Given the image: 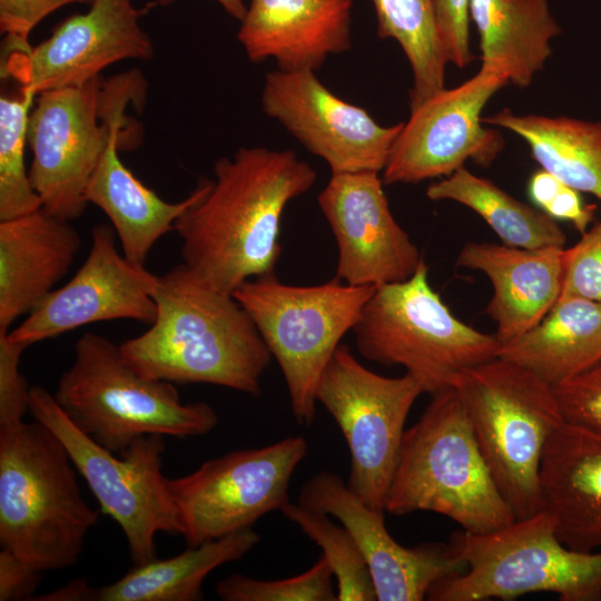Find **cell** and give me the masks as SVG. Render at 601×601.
<instances>
[{
	"label": "cell",
	"mask_w": 601,
	"mask_h": 601,
	"mask_svg": "<svg viewBox=\"0 0 601 601\" xmlns=\"http://www.w3.org/2000/svg\"><path fill=\"white\" fill-rule=\"evenodd\" d=\"M214 176L174 230L181 264L204 284L233 294L246 280L274 273L284 210L314 186L317 174L292 150L242 147L215 162Z\"/></svg>",
	"instance_id": "obj_1"
},
{
	"label": "cell",
	"mask_w": 601,
	"mask_h": 601,
	"mask_svg": "<svg viewBox=\"0 0 601 601\" xmlns=\"http://www.w3.org/2000/svg\"><path fill=\"white\" fill-rule=\"evenodd\" d=\"M157 314L119 345L136 370L173 384H213L258 396L272 354L233 294L197 279L183 264L158 276Z\"/></svg>",
	"instance_id": "obj_2"
},
{
	"label": "cell",
	"mask_w": 601,
	"mask_h": 601,
	"mask_svg": "<svg viewBox=\"0 0 601 601\" xmlns=\"http://www.w3.org/2000/svg\"><path fill=\"white\" fill-rule=\"evenodd\" d=\"M98 511L82 497L76 467L46 425H0V544L40 571L76 564Z\"/></svg>",
	"instance_id": "obj_3"
},
{
	"label": "cell",
	"mask_w": 601,
	"mask_h": 601,
	"mask_svg": "<svg viewBox=\"0 0 601 601\" xmlns=\"http://www.w3.org/2000/svg\"><path fill=\"white\" fill-rule=\"evenodd\" d=\"M385 511H430L464 531L486 533L514 522L474 435L455 386L432 394L420 418L404 433Z\"/></svg>",
	"instance_id": "obj_4"
},
{
	"label": "cell",
	"mask_w": 601,
	"mask_h": 601,
	"mask_svg": "<svg viewBox=\"0 0 601 601\" xmlns=\"http://www.w3.org/2000/svg\"><path fill=\"white\" fill-rule=\"evenodd\" d=\"M53 397L81 432L114 453L145 435L201 436L219 421L209 404L183 403L175 384L142 374L119 345L92 332L76 342Z\"/></svg>",
	"instance_id": "obj_5"
},
{
	"label": "cell",
	"mask_w": 601,
	"mask_h": 601,
	"mask_svg": "<svg viewBox=\"0 0 601 601\" xmlns=\"http://www.w3.org/2000/svg\"><path fill=\"white\" fill-rule=\"evenodd\" d=\"M144 90L142 76L130 71L38 95L27 128L29 178L47 213L68 221L83 214L89 180L111 137L130 129L126 108Z\"/></svg>",
	"instance_id": "obj_6"
},
{
	"label": "cell",
	"mask_w": 601,
	"mask_h": 601,
	"mask_svg": "<svg viewBox=\"0 0 601 601\" xmlns=\"http://www.w3.org/2000/svg\"><path fill=\"white\" fill-rule=\"evenodd\" d=\"M453 386L515 519L540 512L542 455L563 423L552 386L500 356L464 371Z\"/></svg>",
	"instance_id": "obj_7"
},
{
	"label": "cell",
	"mask_w": 601,
	"mask_h": 601,
	"mask_svg": "<svg viewBox=\"0 0 601 601\" xmlns=\"http://www.w3.org/2000/svg\"><path fill=\"white\" fill-rule=\"evenodd\" d=\"M450 542L466 569L436 582L426 600H512L533 592H552L561 601L601 600V550L566 546L545 510L491 532L453 533Z\"/></svg>",
	"instance_id": "obj_8"
},
{
	"label": "cell",
	"mask_w": 601,
	"mask_h": 601,
	"mask_svg": "<svg viewBox=\"0 0 601 601\" xmlns=\"http://www.w3.org/2000/svg\"><path fill=\"white\" fill-rule=\"evenodd\" d=\"M359 354L383 366H402L425 393L453 386L466 370L499 355L495 335L452 314L428 282L423 260L403 282L374 288L352 329Z\"/></svg>",
	"instance_id": "obj_9"
},
{
	"label": "cell",
	"mask_w": 601,
	"mask_h": 601,
	"mask_svg": "<svg viewBox=\"0 0 601 601\" xmlns=\"http://www.w3.org/2000/svg\"><path fill=\"white\" fill-rule=\"evenodd\" d=\"M374 288L336 277L295 286L279 282L273 273L250 278L233 293L280 368L297 423L314 421L319 377Z\"/></svg>",
	"instance_id": "obj_10"
},
{
	"label": "cell",
	"mask_w": 601,
	"mask_h": 601,
	"mask_svg": "<svg viewBox=\"0 0 601 601\" xmlns=\"http://www.w3.org/2000/svg\"><path fill=\"white\" fill-rule=\"evenodd\" d=\"M29 411L61 441L101 511L118 523L135 564L156 558L159 532L181 535L168 477L161 472L162 436L138 437L118 457L81 432L46 388L30 387Z\"/></svg>",
	"instance_id": "obj_11"
},
{
	"label": "cell",
	"mask_w": 601,
	"mask_h": 601,
	"mask_svg": "<svg viewBox=\"0 0 601 601\" xmlns=\"http://www.w3.org/2000/svg\"><path fill=\"white\" fill-rule=\"evenodd\" d=\"M425 393L411 373L388 377L364 366L339 344L317 383L315 398L337 423L349 450L348 487L370 508L385 512L405 422Z\"/></svg>",
	"instance_id": "obj_12"
},
{
	"label": "cell",
	"mask_w": 601,
	"mask_h": 601,
	"mask_svg": "<svg viewBox=\"0 0 601 601\" xmlns=\"http://www.w3.org/2000/svg\"><path fill=\"white\" fill-rule=\"evenodd\" d=\"M308 443L288 436L276 443L238 450L204 462L194 472L168 479L181 536L189 546L249 529L289 502L288 487Z\"/></svg>",
	"instance_id": "obj_13"
},
{
	"label": "cell",
	"mask_w": 601,
	"mask_h": 601,
	"mask_svg": "<svg viewBox=\"0 0 601 601\" xmlns=\"http://www.w3.org/2000/svg\"><path fill=\"white\" fill-rule=\"evenodd\" d=\"M510 83L505 73L483 66L472 78L442 89L411 109L382 171L384 184H414L447 177L472 159L489 166L503 147L497 130L482 126V110Z\"/></svg>",
	"instance_id": "obj_14"
},
{
	"label": "cell",
	"mask_w": 601,
	"mask_h": 601,
	"mask_svg": "<svg viewBox=\"0 0 601 601\" xmlns=\"http://www.w3.org/2000/svg\"><path fill=\"white\" fill-rule=\"evenodd\" d=\"M262 107L327 162L332 174L382 173L403 126L378 125L364 108L328 90L311 70L268 72Z\"/></svg>",
	"instance_id": "obj_15"
},
{
	"label": "cell",
	"mask_w": 601,
	"mask_h": 601,
	"mask_svg": "<svg viewBox=\"0 0 601 601\" xmlns=\"http://www.w3.org/2000/svg\"><path fill=\"white\" fill-rule=\"evenodd\" d=\"M151 6L137 9L132 0H93L87 12L63 20L38 46L6 52L1 76L39 95L81 86L120 60H149L154 47L139 19Z\"/></svg>",
	"instance_id": "obj_16"
},
{
	"label": "cell",
	"mask_w": 601,
	"mask_h": 601,
	"mask_svg": "<svg viewBox=\"0 0 601 601\" xmlns=\"http://www.w3.org/2000/svg\"><path fill=\"white\" fill-rule=\"evenodd\" d=\"M157 277L120 254L114 228L98 225L77 273L8 335L28 347L96 322L134 319L150 325L157 314L152 297Z\"/></svg>",
	"instance_id": "obj_17"
},
{
	"label": "cell",
	"mask_w": 601,
	"mask_h": 601,
	"mask_svg": "<svg viewBox=\"0 0 601 601\" xmlns=\"http://www.w3.org/2000/svg\"><path fill=\"white\" fill-rule=\"evenodd\" d=\"M380 173L332 174L317 203L335 237L336 278L377 287L410 278L424 260L395 220Z\"/></svg>",
	"instance_id": "obj_18"
},
{
	"label": "cell",
	"mask_w": 601,
	"mask_h": 601,
	"mask_svg": "<svg viewBox=\"0 0 601 601\" xmlns=\"http://www.w3.org/2000/svg\"><path fill=\"white\" fill-rule=\"evenodd\" d=\"M298 503L338 521L361 549L378 601H421L439 581L466 565L451 542L406 548L384 523V512L366 505L335 473L321 471L305 482Z\"/></svg>",
	"instance_id": "obj_19"
},
{
	"label": "cell",
	"mask_w": 601,
	"mask_h": 601,
	"mask_svg": "<svg viewBox=\"0 0 601 601\" xmlns=\"http://www.w3.org/2000/svg\"><path fill=\"white\" fill-rule=\"evenodd\" d=\"M353 0H250L237 33L248 59L316 71L351 46Z\"/></svg>",
	"instance_id": "obj_20"
},
{
	"label": "cell",
	"mask_w": 601,
	"mask_h": 601,
	"mask_svg": "<svg viewBox=\"0 0 601 601\" xmlns=\"http://www.w3.org/2000/svg\"><path fill=\"white\" fill-rule=\"evenodd\" d=\"M564 249L475 242L462 247L457 266L482 272L492 284L486 313L495 323L501 346L538 325L560 298Z\"/></svg>",
	"instance_id": "obj_21"
},
{
	"label": "cell",
	"mask_w": 601,
	"mask_h": 601,
	"mask_svg": "<svg viewBox=\"0 0 601 601\" xmlns=\"http://www.w3.org/2000/svg\"><path fill=\"white\" fill-rule=\"evenodd\" d=\"M77 229L43 208L0 220V332L53 290L80 249Z\"/></svg>",
	"instance_id": "obj_22"
},
{
	"label": "cell",
	"mask_w": 601,
	"mask_h": 601,
	"mask_svg": "<svg viewBox=\"0 0 601 601\" xmlns=\"http://www.w3.org/2000/svg\"><path fill=\"white\" fill-rule=\"evenodd\" d=\"M542 510L572 550H601V436L564 422L550 436L541 461Z\"/></svg>",
	"instance_id": "obj_23"
},
{
	"label": "cell",
	"mask_w": 601,
	"mask_h": 601,
	"mask_svg": "<svg viewBox=\"0 0 601 601\" xmlns=\"http://www.w3.org/2000/svg\"><path fill=\"white\" fill-rule=\"evenodd\" d=\"M124 139L122 132L111 137L89 180L85 198L108 216L125 257L145 266L154 245L174 229L180 215L204 195L209 179L201 177L181 201L162 200L120 160L118 150L130 149Z\"/></svg>",
	"instance_id": "obj_24"
},
{
	"label": "cell",
	"mask_w": 601,
	"mask_h": 601,
	"mask_svg": "<svg viewBox=\"0 0 601 601\" xmlns=\"http://www.w3.org/2000/svg\"><path fill=\"white\" fill-rule=\"evenodd\" d=\"M500 357L553 386L601 359V304L559 298L544 318L501 346Z\"/></svg>",
	"instance_id": "obj_25"
},
{
	"label": "cell",
	"mask_w": 601,
	"mask_h": 601,
	"mask_svg": "<svg viewBox=\"0 0 601 601\" xmlns=\"http://www.w3.org/2000/svg\"><path fill=\"white\" fill-rule=\"evenodd\" d=\"M483 66L499 69L513 85L530 86L552 53L561 28L548 0H471Z\"/></svg>",
	"instance_id": "obj_26"
},
{
	"label": "cell",
	"mask_w": 601,
	"mask_h": 601,
	"mask_svg": "<svg viewBox=\"0 0 601 601\" xmlns=\"http://www.w3.org/2000/svg\"><path fill=\"white\" fill-rule=\"evenodd\" d=\"M260 541L253 528L207 541L169 559L136 564L117 581L97 588L96 601H199L203 583L218 566L238 561Z\"/></svg>",
	"instance_id": "obj_27"
},
{
	"label": "cell",
	"mask_w": 601,
	"mask_h": 601,
	"mask_svg": "<svg viewBox=\"0 0 601 601\" xmlns=\"http://www.w3.org/2000/svg\"><path fill=\"white\" fill-rule=\"evenodd\" d=\"M483 122L519 135L541 168L601 200V122L515 115L503 109Z\"/></svg>",
	"instance_id": "obj_28"
},
{
	"label": "cell",
	"mask_w": 601,
	"mask_h": 601,
	"mask_svg": "<svg viewBox=\"0 0 601 601\" xmlns=\"http://www.w3.org/2000/svg\"><path fill=\"white\" fill-rule=\"evenodd\" d=\"M425 194L431 200H452L472 209L504 245L528 249L565 245V234L555 219L464 167L432 183Z\"/></svg>",
	"instance_id": "obj_29"
},
{
	"label": "cell",
	"mask_w": 601,
	"mask_h": 601,
	"mask_svg": "<svg viewBox=\"0 0 601 601\" xmlns=\"http://www.w3.org/2000/svg\"><path fill=\"white\" fill-rule=\"evenodd\" d=\"M377 35L394 39L404 51L413 73L410 91L411 109L445 88L443 51L433 8V0H372Z\"/></svg>",
	"instance_id": "obj_30"
},
{
	"label": "cell",
	"mask_w": 601,
	"mask_h": 601,
	"mask_svg": "<svg viewBox=\"0 0 601 601\" xmlns=\"http://www.w3.org/2000/svg\"><path fill=\"white\" fill-rule=\"evenodd\" d=\"M280 512L321 548L336 581L337 601L377 600L364 555L346 528L298 502H287Z\"/></svg>",
	"instance_id": "obj_31"
},
{
	"label": "cell",
	"mask_w": 601,
	"mask_h": 601,
	"mask_svg": "<svg viewBox=\"0 0 601 601\" xmlns=\"http://www.w3.org/2000/svg\"><path fill=\"white\" fill-rule=\"evenodd\" d=\"M37 95L20 88L0 98V220L42 208L24 166L29 109Z\"/></svg>",
	"instance_id": "obj_32"
},
{
	"label": "cell",
	"mask_w": 601,
	"mask_h": 601,
	"mask_svg": "<svg viewBox=\"0 0 601 601\" xmlns=\"http://www.w3.org/2000/svg\"><path fill=\"white\" fill-rule=\"evenodd\" d=\"M333 572L322 555L295 577L260 580L233 574L217 582L215 593L224 601H337Z\"/></svg>",
	"instance_id": "obj_33"
},
{
	"label": "cell",
	"mask_w": 601,
	"mask_h": 601,
	"mask_svg": "<svg viewBox=\"0 0 601 601\" xmlns=\"http://www.w3.org/2000/svg\"><path fill=\"white\" fill-rule=\"evenodd\" d=\"M552 388L565 424L601 436V359Z\"/></svg>",
	"instance_id": "obj_34"
},
{
	"label": "cell",
	"mask_w": 601,
	"mask_h": 601,
	"mask_svg": "<svg viewBox=\"0 0 601 601\" xmlns=\"http://www.w3.org/2000/svg\"><path fill=\"white\" fill-rule=\"evenodd\" d=\"M578 297L601 304V216L570 248L564 249L560 298Z\"/></svg>",
	"instance_id": "obj_35"
},
{
	"label": "cell",
	"mask_w": 601,
	"mask_h": 601,
	"mask_svg": "<svg viewBox=\"0 0 601 601\" xmlns=\"http://www.w3.org/2000/svg\"><path fill=\"white\" fill-rule=\"evenodd\" d=\"M528 193L535 207L551 218L572 223L581 234L588 230L595 206L583 204L580 191L552 174L543 169L534 173Z\"/></svg>",
	"instance_id": "obj_36"
},
{
	"label": "cell",
	"mask_w": 601,
	"mask_h": 601,
	"mask_svg": "<svg viewBox=\"0 0 601 601\" xmlns=\"http://www.w3.org/2000/svg\"><path fill=\"white\" fill-rule=\"evenodd\" d=\"M26 348L12 341L8 332H0V425L21 421L29 411L30 387L19 371Z\"/></svg>",
	"instance_id": "obj_37"
},
{
	"label": "cell",
	"mask_w": 601,
	"mask_h": 601,
	"mask_svg": "<svg viewBox=\"0 0 601 601\" xmlns=\"http://www.w3.org/2000/svg\"><path fill=\"white\" fill-rule=\"evenodd\" d=\"M93 0H0V30L4 51L26 49L33 28L55 10L71 3Z\"/></svg>",
	"instance_id": "obj_38"
},
{
	"label": "cell",
	"mask_w": 601,
	"mask_h": 601,
	"mask_svg": "<svg viewBox=\"0 0 601 601\" xmlns=\"http://www.w3.org/2000/svg\"><path fill=\"white\" fill-rule=\"evenodd\" d=\"M470 1L433 0L440 41L449 62L466 67L474 56L470 49Z\"/></svg>",
	"instance_id": "obj_39"
},
{
	"label": "cell",
	"mask_w": 601,
	"mask_h": 601,
	"mask_svg": "<svg viewBox=\"0 0 601 601\" xmlns=\"http://www.w3.org/2000/svg\"><path fill=\"white\" fill-rule=\"evenodd\" d=\"M42 571L1 548L0 551V601L31 600L41 581Z\"/></svg>",
	"instance_id": "obj_40"
},
{
	"label": "cell",
	"mask_w": 601,
	"mask_h": 601,
	"mask_svg": "<svg viewBox=\"0 0 601 601\" xmlns=\"http://www.w3.org/2000/svg\"><path fill=\"white\" fill-rule=\"evenodd\" d=\"M97 588H92L85 579H75L51 592L33 598L39 601H96Z\"/></svg>",
	"instance_id": "obj_41"
},
{
	"label": "cell",
	"mask_w": 601,
	"mask_h": 601,
	"mask_svg": "<svg viewBox=\"0 0 601 601\" xmlns=\"http://www.w3.org/2000/svg\"><path fill=\"white\" fill-rule=\"evenodd\" d=\"M175 0H155L151 2L154 6H168L173 3ZM217 1L224 10L231 16L233 18L237 19L238 21H242L247 7L245 6L243 0H215Z\"/></svg>",
	"instance_id": "obj_42"
}]
</instances>
